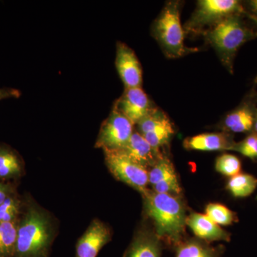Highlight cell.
<instances>
[{
  "mask_svg": "<svg viewBox=\"0 0 257 257\" xmlns=\"http://www.w3.org/2000/svg\"><path fill=\"white\" fill-rule=\"evenodd\" d=\"M24 199L14 257H50L58 231L57 219L33 198Z\"/></svg>",
  "mask_w": 257,
  "mask_h": 257,
  "instance_id": "cell-1",
  "label": "cell"
},
{
  "mask_svg": "<svg viewBox=\"0 0 257 257\" xmlns=\"http://www.w3.org/2000/svg\"><path fill=\"white\" fill-rule=\"evenodd\" d=\"M147 217L153 221L161 241L176 246L183 241L187 218L185 205L179 197L149 190L143 196Z\"/></svg>",
  "mask_w": 257,
  "mask_h": 257,
  "instance_id": "cell-2",
  "label": "cell"
},
{
  "mask_svg": "<svg viewBox=\"0 0 257 257\" xmlns=\"http://www.w3.org/2000/svg\"><path fill=\"white\" fill-rule=\"evenodd\" d=\"M202 35L216 51L223 66L232 74L240 47L257 38V25L248 15H231Z\"/></svg>",
  "mask_w": 257,
  "mask_h": 257,
  "instance_id": "cell-3",
  "label": "cell"
},
{
  "mask_svg": "<svg viewBox=\"0 0 257 257\" xmlns=\"http://www.w3.org/2000/svg\"><path fill=\"white\" fill-rule=\"evenodd\" d=\"M182 3L169 1L154 21L152 35L168 58L176 59L198 51L184 45V28L181 24Z\"/></svg>",
  "mask_w": 257,
  "mask_h": 257,
  "instance_id": "cell-4",
  "label": "cell"
},
{
  "mask_svg": "<svg viewBox=\"0 0 257 257\" xmlns=\"http://www.w3.org/2000/svg\"><path fill=\"white\" fill-rule=\"evenodd\" d=\"M248 15L242 1L238 0H200L192 16L184 26L186 34L202 35L231 15Z\"/></svg>",
  "mask_w": 257,
  "mask_h": 257,
  "instance_id": "cell-5",
  "label": "cell"
},
{
  "mask_svg": "<svg viewBox=\"0 0 257 257\" xmlns=\"http://www.w3.org/2000/svg\"><path fill=\"white\" fill-rule=\"evenodd\" d=\"M104 152V160L108 170L115 178L124 182L142 196L149 192V170L128 158L119 151Z\"/></svg>",
  "mask_w": 257,
  "mask_h": 257,
  "instance_id": "cell-6",
  "label": "cell"
},
{
  "mask_svg": "<svg viewBox=\"0 0 257 257\" xmlns=\"http://www.w3.org/2000/svg\"><path fill=\"white\" fill-rule=\"evenodd\" d=\"M134 133L131 121L113 106L109 116L101 123L95 147L103 151H117L126 146Z\"/></svg>",
  "mask_w": 257,
  "mask_h": 257,
  "instance_id": "cell-7",
  "label": "cell"
},
{
  "mask_svg": "<svg viewBox=\"0 0 257 257\" xmlns=\"http://www.w3.org/2000/svg\"><path fill=\"white\" fill-rule=\"evenodd\" d=\"M257 109V92L251 89L239 106L224 116L221 128L228 133H252Z\"/></svg>",
  "mask_w": 257,
  "mask_h": 257,
  "instance_id": "cell-8",
  "label": "cell"
},
{
  "mask_svg": "<svg viewBox=\"0 0 257 257\" xmlns=\"http://www.w3.org/2000/svg\"><path fill=\"white\" fill-rule=\"evenodd\" d=\"M113 106L133 125L138 124L156 107L142 87L124 88V92Z\"/></svg>",
  "mask_w": 257,
  "mask_h": 257,
  "instance_id": "cell-9",
  "label": "cell"
},
{
  "mask_svg": "<svg viewBox=\"0 0 257 257\" xmlns=\"http://www.w3.org/2000/svg\"><path fill=\"white\" fill-rule=\"evenodd\" d=\"M110 227L95 218L76 243L75 257H97L101 248L111 240Z\"/></svg>",
  "mask_w": 257,
  "mask_h": 257,
  "instance_id": "cell-10",
  "label": "cell"
},
{
  "mask_svg": "<svg viewBox=\"0 0 257 257\" xmlns=\"http://www.w3.org/2000/svg\"><path fill=\"white\" fill-rule=\"evenodd\" d=\"M115 65L125 89L142 87L143 80L141 64L133 49L123 42L116 43Z\"/></svg>",
  "mask_w": 257,
  "mask_h": 257,
  "instance_id": "cell-11",
  "label": "cell"
},
{
  "mask_svg": "<svg viewBox=\"0 0 257 257\" xmlns=\"http://www.w3.org/2000/svg\"><path fill=\"white\" fill-rule=\"evenodd\" d=\"M119 151L148 170L165 155L154 149L138 131H134L126 146Z\"/></svg>",
  "mask_w": 257,
  "mask_h": 257,
  "instance_id": "cell-12",
  "label": "cell"
},
{
  "mask_svg": "<svg viewBox=\"0 0 257 257\" xmlns=\"http://www.w3.org/2000/svg\"><path fill=\"white\" fill-rule=\"evenodd\" d=\"M236 143L231 134L222 132L219 133H205L186 139L184 148L187 150L203 152L231 151Z\"/></svg>",
  "mask_w": 257,
  "mask_h": 257,
  "instance_id": "cell-13",
  "label": "cell"
},
{
  "mask_svg": "<svg viewBox=\"0 0 257 257\" xmlns=\"http://www.w3.org/2000/svg\"><path fill=\"white\" fill-rule=\"evenodd\" d=\"M187 225L192 230L198 239L205 242L216 241L229 242L231 240V234L211 220L205 214L192 213L187 216Z\"/></svg>",
  "mask_w": 257,
  "mask_h": 257,
  "instance_id": "cell-14",
  "label": "cell"
},
{
  "mask_svg": "<svg viewBox=\"0 0 257 257\" xmlns=\"http://www.w3.org/2000/svg\"><path fill=\"white\" fill-rule=\"evenodd\" d=\"M162 241L155 232L142 227L134 236L123 257H161Z\"/></svg>",
  "mask_w": 257,
  "mask_h": 257,
  "instance_id": "cell-15",
  "label": "cell"
},
{
  "mask_svg": "<svg viewBox=\"0 0 257 257\" xmlns=\"http://www.w3.org/2000/svg\"><path fill=\"white\" fill-rule=\"evenodd\" d=\"M24 174L25 162L21 155L13 147L0 143V179H18Z\"/></svg>",
  "mask_w": 257,
  "mask_h": 257,
  "instance_id": "cell-16",
  "label": "cell"
},
{
  "mask_svg": "<svg viewBox=\"0 0 257 257\" xmlns=\"http://www.w3.org/2000/svg\"><path fill=\"white\" fill-rule=\"evenodd\" d=\"M176 257H221L224 251L223 246L216 247L199 239L182 241L175 247Z\"/></svg>",
  "mask_w": 257,
  "mask_h": 257,
  "instance_id": "cell-17",
  "label": "cell"
},
{
  "mask_svg": "<svg viewBox=\"0 0 257 257\" xmlns=\"http://www.w3.org/2000/svg\"><path fill=\"white\" fill-rule=\"evenodd\" d=\"M257 187V179L247 173H241L230 177L226 189L235 198L249 197Z\"/></svg>",
  "mask_w": 257,
  "mask_h": 257,
  "instance_id": "cell-18",
  "label": "cell"
},
{
  "mask_svg": "<svg viewBox=\"0 0 257 257\" xmlns=\"http://www.w3.org/2000/svg\"><path fill=\"white\" fill-rule=\"evenodd\" d=\"M18 221L0 222V257H14L18 239Z\"/></svg>",
  "mask_w": 257,
  "mask_h": 257,
  "instance_id": "cell-19",
  "label": "cell"
},
{
  "mask_svg": "<svg viewBox=\"0 0 257 257\" xmlns=\"http://www.w3.org/2000/svg\"><path fill=\"white\" fill-rule=\"evenodd\" d=\"M25 199L18 192L10 196L0 204V222L18 221L23 213Z\"/></svg>",
  "mask_w": 257,
  "mask_h": 257,
  "instance_id": "cell-20",
  "label": "cell"
},
{
  "mask_svg": "<svg viewBox=\"0 0 257 257\" xmlns=\"http://www.w3.org/2000/svg\"><path fill=\"white\" fill-rule=\"evenodd\" d=\"M206 216L218 225H231L238 221L236 212L218 203L208 204L205 209Z\"/></svg>",
  "mask_w": 257,
  "mask_h": 257,
  "instance_id": "cell-21",
  "label": "cell"
},
{
  "mask_svg": "<svg viewBox=\"0 0 257 257\" xmlns=\"http://www.w3.org/2000/svg\"><path fill=\"white\" fill-rule=\"evenodd\" d=\"M175 135V128L172 121L149 132L143 136L154 149L162 152V148L168 145L171 138Z\"/></svg>",
  "mask_w": 257,
  "mask_h": 257,
  "instance_id": "cell-22",
  "label": "cell"
},
{
  "mask_svg": "<svg viewBox=\"0 0 257 257\" xmlns=\"http://www.w3.org/2000/svg\"><path fill=\"white\" fill-rule=\"evenodd\" d=\"M176 176L177 173L173 164L170 159L165 155L149 170V182L152 187L158 182Z\"/></svg>",
  "mask_w": 257,
  "mask_h": 257,
  "instance_id": "cell-23",
  "label": "cell"
},
{
  "mask_svg": "<svg viewBox=\"0 0 257 257\" xmlns=\"http://www.w3.org/2000/svg\"><path fill=\"white\" fill-rule=\"evenodd\" d=\"M216 170L226 177H234L241 173V160L231 154H223L216 161Z\"/></svg>",
  "mask_w": 257,
  "mask_h": 257,
  "instance_id": "cell-24",
  "label": "cell"
},
{
  "mask_svg": "<svg viewBox=\"0 0 257 257\" xmlns=\"http://www.w3.org/2000/svg\"><path fill=\"white\" fill-rule=\"evenodd\" d=\"M231 151L239 152L253 162H257V134H248L243 140L235 143Z\"/></svg>",
  "mask_w": 257,
  "mask_h": 257,
  "instance_id": "cell-25",
  "label": "cell"
},
{
  "mask_svg": "<svg viewBox=\"0 0 257 257\" xmlns=\"http://www.w3.org/2000/svg\"><path fill=\"white\" fill-rule=\"evenodd\" d=\"M152 187V191L160 194H170L176 197H179L182 194V188L177 176L158 182Z\"/></svg>",
  "mask_w": 257,
  "mask_h": 257,
  "instance_id": "cell-26",
  "label": "cell"
},
{
  "mask_svg": "<svg viewBox=\"0 0 257 257\" xmlns=\"http://www.w3.org/2000/svg\"><path fill=\"white\" fill-rule=\"evenodd\" d=\"M15 192L17 190L14 184L0 182V204Z\"/></svg>",
  "mask_w": 257,
  "mask_h": 257,
  "instance_id": "cell-27",
  "label": "cell"
},
{
  "mask_svg": "<svg viewBox=\"0 0 257 257\" xmlns=\"http://www.w3.org/2000/svg\"><path fill=\"white\" fill-rule=\"evenodd\" d=\"M242 3L250 19L257 25V0L242 1Z\"/></svg>",
  "mask_w": 257,
  "mask_h": 257,
  "instance_id": "cell-28",
  "label": "cell"
},
{
  "mask_svg": "<svg viewBox=\"0 0 257 257\" xmlns=\"http://www.w3.org/2000/svg\"><path fill=\"white\" fill-rule=\"evenodd\" d=\"M21 96V92L15 88H0V101L10 98H19Z\"/></svg>",
  "mask_w": 257,
  "mask_h": 257,
  "instance_id": "cell-29",
  "label": "cell"
},
{
  "mask_svg": "<svg viewBox=\"0 0 257 257\" xmlns=\"http://www.w3.org/2000/svg\"><path fill=\"white\" fill-rule=\"evenodd\" d=\"M253 133L257 134V109L256 115H255L254 124H253Z\"/></svg>",
  "mask_w": 257,
  "mask_h": 257,
  "instance_id": "cell-30",
  "label": "cell"
},
{
  "mask_svg": "<svg viewBox=\"0 0 257 257\" xmlns=\"http://www.w3.org/2000/svg\"><path fill=\"white\" fill-rule=\"evenodd\" d=\"M253 84H254L255 85H256L257 84V75L256 76V77H255L254 79H253Z\"/></svg>",
  "mask_w": 257,
  "mask_h": 257,
  "instance_id": "cell-31",
  "label": "cell"
},
{
  "mask_svg": "<svg viewBox=\"0 0 257 257\" xmlns=\"http://www.w3.org/2000/svg\"><path fill=\"white\" fill-rule=\"evenodd\" d=\"M256 199H257V197H256Z\"/></svg>",
  "mask_w": 257,
  "mask_h": 257,
  "instance_id": "cell-32",
  "label": "cell"
}]
</instances>
